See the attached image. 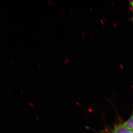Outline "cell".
<instances>
[{
	"mask_svg": "<svg viewBox=\"0 0 133 133\" xmlns=\"http://www.w3.org/2000/svg\"><path fill=\"white\" fill-rule=\"evenodd\" d=\"M109 133H133L132 131L126 127L124 124L115 125Z\"/></svg>",
	"mask_w": 133,
	"mask_h": 133,
	"instance_id": "6da1fadb",
	"label": "cell"
},
{
	"mask_svg": "<svg viewBox=\"0 0 133 133\" xmlns=\"http://www.w3.org/2000/svg\"><path fill=\"white\" fill-rule=\"evenodd\" d=\"M129 129L133 131V109L132 113L129 119L123 124Z\"/></svg>",
	"mask_w": 133,
	"mask_h": 133,
	"instance_id": "7a4b0ae2",
	"label": "cell"
},
{
	"mask_svg": "<svg viewBox=\"0 0 133 133\" xmlns=\"http://www.w3.org/2000/svg\"><path fill=\"white\" fill-rule=\"evenodd\" d=\"M130 3L131 4V6L132 8V13H133V1H130Z\"/></svg>",
	"mask_w": 133,
	"mask_h": 133,
	"instance_id": "3957f363",
	"label": "cell"
},
{
	"mask_svg": "<svg viewBox=\"0 0 133 133\" xmlns=\"http://www.w3.org/2000/svg\"><path fill=\"white\" fill-rule=\"evenodd\" d=\"M9 63H10V64H11V65H13V63H12V62H10V61Z\"/></svg>",
	"mask_w": 133,
	"mask_h": 133,
	"instance_id": "277c9868",
	"label": "cell"
},
{
	"mask_svg": "<svg viewBox=\"0 0 133 133\" xmlns=\"http://www.w3.org/2000/svg\"><path fill=\"white\" fill-rule=\"evenodd\" d=\"M0 64H1V61H0Z\"/></svg>",
	"mask_w": 133,
	"mask_h": 133,
	"instance_id": "5b68a950",
	"label": "cell"
},
{
	"mask_svg": "<svg viewBox=\"0 0 133 133\" xmlns=\"http://www.w3.org/2000/svg\"><path fill=\"white\" fill-rule=\"evenodd\" d=\"M0 121H1V119H0Z\"/></svg>",
	"mask_w": 133,
	"mask_h": 133,
	"instance_id": "8992f818",
	"label": "cell"
}]
</instances>
